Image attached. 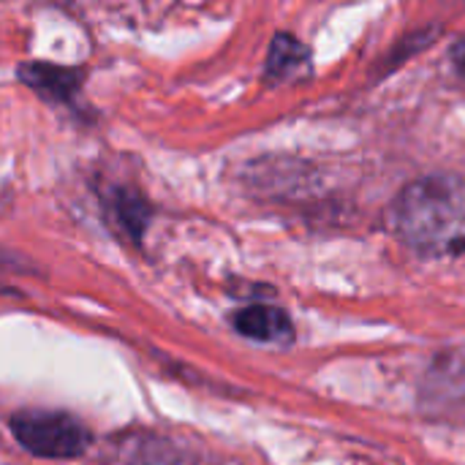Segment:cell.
<instances>
[{
  "mask_svg": "<svg viewBox=\"0 0 465 465\" xmlns=\"http://www.w3.org/2000/svg\"><path fill=\"white\" fill-rule=\"evenodd\" d=\"M452 63H455V71L465 79V41H460V44L452 49Z\"/></svg>",
  "mask_w": 465,
  "mask_h": 465,
  "instance_id": "obj_7",
  "label": "cell"
},
{
  "mask_svg": "<svg viewBox=\"0 0 465 465\" xmlns=\"http://www.w3.org/2000/svg\"><path fill=\"white\" fill-rule=\"evenodd\" d=\"M11 430L30 455L49 460H74L90 447L87 428L60 411H25L11 420Z\"/></svg>",
  "mask_w": 465,
  "mask_h": 465,
  "instance_id": "obj_2",
  "label": "cell"
},
{
  "mask_svg": "<svg viewBox=\"0 0 465 465\" xmlns=\"http://www.w3.org/2000/svg\"><path fill=\"white\" fill-rule=\"evenodd\" d=\"M234 330L251 341L259 343H275V346H289L294 341V327L292 319L272 305H248L234 313Z\"/></svg>",
  "mask_w": 465,
  "mask_h": 465,
  "instance_id": "obj_3",
  "label": "cell"
},
{
  "mask_svg": "<svg viewBox=\"0 0 465 465\" xmlns=\"http://www.w3.org/2000/svg\"><path fill=\"white\" fill-rule=\"evenodd\" d=\"M117 218L125 223V229L131 232V237H139L144 223H147V207L139 196L134 193H120L117 196Z\"/></svg>",
  "mask_w": 465,
  "mask_h": 465,
  "instance_id": "obj_6",
  "label": "cell"
},
{
  "mask_svg": "<svg viewBox=\"0 0 465 465\" xmlns=\"http://www.w3.org/2000/svg\"><path fill=\"white\" fill-rule=\"evenodd\" d=\"M395 232L406 245L428 256H450L465 248V180L428 174L403 188L392 207Z\"/></svg>",
  "mask_w": 465,
  "mask_h": 465,
  "instance_id": "obj_1",
  "label": "cell"
},
{
  "mask_svg": "<svg viewBox=\"0 0 465 465\" xmlns=\"http://www.w3.org/2000/svg\"><path fill=\"white\" fill-rule=\"evenodd\" d=\"M308 63V52L289 35H278L272 49H270V60H267V71L272 76H292L297 68H302Z\"/></svg>",
  "mask_w": 465,
  "mask_h": 465,
  "instance_id": "obj_5",
  "label": "cell"
},
{
  "mask_svg": "<svg viewBox=\"0 0 465 465\" xmlns=\"http://www.w3.org/2000/svg\"><path fill=\"white\" fill-rule=\"evenodd\" d=\"M19 76L41 95L49 98H68L76 84H79V74L68 71V68H57L49 63H30L19 71Z\"/></svg>",
  "mask_w": 465,
  "mask_h": 465,
  "instance_id": "obj_4",
  "label": "cell"
}]
</instances>
